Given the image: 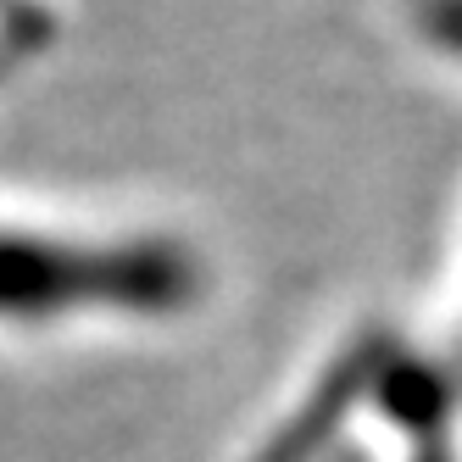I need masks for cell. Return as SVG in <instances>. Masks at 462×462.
<instances>
[{"instance_id": "6da1fadb", "label": "cell", "mask_w": 462, "mask_h": 462, "mask_svg": "<svg viewBox=\"0 0 462 462\" xmlns=\"http://www.w3.org/2000/svg\"><path fill=\"white\" fill-rule=\"evenodd\" d=\"M173 290H179V273L156 256L95 262V256H68L45 245H0V312H51V307L84 301V295L156 307Z\"/></svg>"}, {"instance_id": "7a4b0ae2", "label": "cell", "mask_w": 462, "mask_h": 462, "mask_svg": "<svg viewBox=\"0 0 462 462\" xmlns=\"http://www.w3.org/2000/svg\"><path fill=\"white\" fill-rule=\"evenodd\" d=\"M379 362H384V351H362V356H346L335 374H328L323 384H318V395L295 412L279 435L262 446V457L256 462H318V451L340 435V423H346V412L362 402V395L374 390V374H379Z\"/></svg>"}, {"instance_id": "3957f363", "label": "cell", "mask_w": 462, "mask_h": 462, "mask_svg": "<svg viewBox=\"0 0 462 462\" xmlns=\"http://www.w3.org/2000/svg\"><path fill=\"white\" fill-rule=\"evenodd\" d=\"M374 395L395 429H407L418 446H440L446 423H451V384L429 368V362H379Z\"/></svg>"}, {"instance_id": "277c9868", "label": "cell", "mask_w": 462, "mask_h": 462, "mask_svg": "<svg viewBox=\"0 0 462 462\" xmlns=\"http://www.w3.org/2000/svg\"><path fill=\"white\" fill-rule=\"evenodd\" d=\"M440 34L451 45H462V0H446V12H440Z\"/></svg>"}, {"instance_id": "5b68a950", "label": "cell", "mask_w": 462, "mask_h": 462, "mask_svg": "<svg viewBox=\"0 0 462 462\" xmlns=\"http://www.w3.org/2000/svg\"><path fill=\"white\" fill-rule=\"evenodd\" d=\"M412 462H451V451H446V446H418Z\"/></svg>"}, {"instance_id": "8992f818", "label": "cell", "mask_w": 462, "mask_h": 462, "mask_svg": "<svg viewBox=\"0 0 462 462\" xmlns=\"http://www.w3.org/2000/svg\"><path fill=\"white\" fill-rule=\"evenodd\" d=\"M323 462H328V457H323ZM335 462H356V457H335Z\"/></svg>"}]
</instances>
